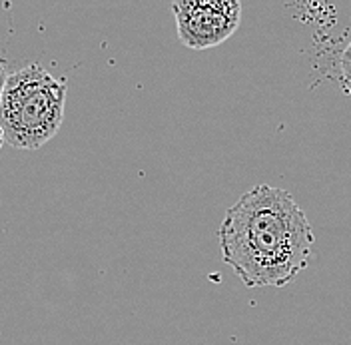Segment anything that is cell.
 Masks as SVG:
<instances>
[{
    "label": "cell",
    "mask_w": 351,
    "mask_h": 345,
    "mask_svg": "<svg viewBox=\"0 0 351 345\" xmlns=\"http://www.w3.org/2000/svg\"><path fill=\"white\" fill-rule=\"evenodd\" d=\"M66 92V80L54 78L38 62L8 74L0 102L4 142L16 150L43 148L62 126Z\"/></svg>",
    "instance_id": "cell-2"
},
{
    "label": "cell",
    "mask_w": 351,
    "mask_h": 345,
    "mask_svg": "<svg viewBox=\"0 0 351 345\" xmlns=\"http://www.w3.org/2000/svg\"><path fill=\"white\" fill-rule=\"evenodd\" d=\"M341 72H343V78L351 82V43L341 56Z\"/></svg>",
    "instance_id": "cell-4"
},
{
    "label": "cell",
    "mask_w": 351,
    "mask_h": 345,
    "mask_svg": "<svg viewBox=\"0 0 351 345\" xmlns=\"http://www.w3.org/2000/svg\"><path fill=\"white\" fill-rule=\"evenodd\" d=\"M2 146H4V132L0 128V150H2Z\"/></svg>",
    "instance_id": "cell-6"
},
{
    "label": "cell",
    "mask_w": 351,
    "mask_h": 345,
    "mask_svg": "<svg viewBox=\"0 0 351 345\" xmlns=\"http://www.w3.org/2000/svg\"><path fill=\"white\" fill-rule=\"evenodd\" d=\"M172 10L178 38L192 50L228 40L241 21V4L236 0H178Z\"/></svg>",
    "instance_id": "cell-3"
},
{
    "label": "cell",
    "mask_w": 351,
    "mask_h": 345,
    "mask_svg": "<svg viewBox=\"0 0 351 345\" xmlns=\"http://www.w3.org/2000/svg\"><path fill=\"white\" fill-rule=\"evenodd\" d=\"M6 78H8V74H6V66H4V62L0 60V102H2V92H4Z\"/></svg>",
    "instance_id": "cell-5"
},
{
    "label": "cell",
    "mask_w": 351,
    "mask_h": 345,
    "mask_svg": "<svg viewBox=\"0 0 351 345\" xmlns=\"http://www.w3.org/2000/svg\"><path fill=\"white\" fill-rule=\"evenodd\" d=\"M221 259L245 287H284L307 267L315 236L306 212L282 188L260 184L226 212Z\"/></svg>",
    "instance_id": "cell-1"
}]
</instances>
